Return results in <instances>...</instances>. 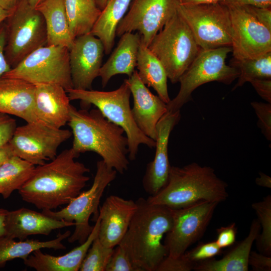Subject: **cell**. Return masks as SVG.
<instances>
[{"label": "cell", "instance_id": "obj_1", "mask_svg": "<svg viewBox=\"0 0 271 271\" xmlns=\"http://www.w3.org/2000/svg\"><path fill=\"white\" fill-rule=\"evenodd\" d=\"M79 156L71 148L50 162L35 167L31 176L18 190L22 200L37 208L53 210L67 205L84 188L90 170L75 160Z\"/></svg>", "mask_w": 271, "mask_h": 271}, {"label": "cell", "instance_id": "obj_2", "mask_svg": "<svg viewBox=\"0 0 271 271\" xmlns=\"http://www.w3.org/2000/svg\"><path fill=\"white\" fill-rule=\"evenodd\" d=\"M67 124L73 137L71 148L76 153L94 152L117 173L122 174L127 170L128 141L124 131L97 108L78 109L71 105Z\"/></svg>", "mask_w": 271, "mask_h": 271}, {"label": "cell", "instance_id": "obj_3", "mask_svg": "<svg viewBox=\"0 0 271 271\" xmlns=\"http://www.w3.org/2000/svg\"><path fill=\"white\" fill-rule=\"evenodd\" d=\"M136 201L137 209L119 244L140 271H156L168 254L162 240L172 227V209L143 197Z\"/></svg>", "mask_w": 271, "mask_h": 271}, {"label": "cell", "instance_id": "obj_4", "mask_svg": "<svg viewBox=\"0 0 271 271\" xmlns=\"http://www.w3.org/2000/svg\"><path fill=\"white\" fill-rule=\"evenodd\" d=\"M227 186L213 168L192 163L182 167L171 166L166 185L147 200L175 209L202 201L219 203L228 197Z\"/></svg>", "mask_w": 271, "mask_h": 271}, {"label": "cell", "instance_id": "obj_5", "mask_svg": "<svg viewBox=\"0 0 271 271\" xmlns=\"http://www.w3.org/2000/svg\"><path fill=\"white\" fill-rule=\"evenodd\" d=\"M66 91L70 100L80 101L81 108L89 109L91 104L94 105L104 117L124 130L128 141L129 160L136 159L141 145L151 149L155 147V141L144 134L134 120L130 105L131 92L125 79L117 89L112 91L74 88Z\"/></svg>", "mask_w": 271, "mask_h": 271}, {"label": "cell", "instance_id": "obj_6", "mask_svg": "<svg viewBox=\"0 0 271 271\" xmlns=\"http://www.w3.org/2000/svg\"><path fill=\"white\" fill-rule=\"evenodd\" d=\"M148 47L161 62L168 79L173 84L179 82L201 49L178 9Z\"/></svg>", "mask_w": 271, "mask_h": 271}, {"label": "cell", "instance_id": "obj_7", "mask_svg": "<svg viewBox=\"0 0 271 271\" xmlns=\"http://www.w3.org/2000/svg\"><path fill=\"white\" fill-rule=\"evenodd\" d=\"M231 47L201 49L197 56L179 79L177 95L167 104L168 111L180 110L192 99V93L199 86L212 81L230 84L238 77V70L226 64Z\"/></svg>", "mask_w": 271, "mask_h": 271}, {"label": "cell", "instance_id": "obj_8", "mask_svg": "<svg viewBox=\"0 0 271 271\" xmlns=\"http://www.w3.org/2000/svg\"><path fill=\"white\" fill-rule=\"evenodd\" d=\"M117 173L102 160L97 161L93 183L88 190L81 192L58 211H42L52 218L75 223L74 231L68 238L69 242L77 241L80 244L87 239L93 228L89 224V218L93 215L92 220L97 219L101 198L106 187L116 178Z\"/></svg>", "mask_w": 271, "mask_h": 271}, {"label": "cell", "instance_id": "obj_9", "mask_svg": "<svg viewBox=\"0 0 271 271\" xmlns=\"http://www.w3.org/2000/svg\"><path fill=\"white\" fill-rule=\"evenodd\" d=\"M5 22V55L12 68L35 50L47 45L44 19L26 0L20 1Z\"/></svg>", "mask_w": 271, "mask_h": 271}, {"label": "cell", "instance_id": "obj_10", "mask_svg": "<svg viewBox=\"0 0 271 271\" xmlns=\"http://www.w3.org/2000/svg\"><path fill=\"white\" fill-rule=\"evenodd\" d=\"M2 77L19 79L35 85L56 84L66 90L73 88L69 49L61 46L41 47L31 53Z\"/></svg>", "mask_w": 271, "mask_h": 271}, {"label": "cell", "instance_id": "obj_11", "mask_svg": "<svg viewBox=\"0 0 271 271\" xmlns=\"http://www.w3.org/2000/svg\"><path fill=\"white\" fill-rule=\"evenodd\" d=\"M178 12L201 49L231 46V22L226 6L219 3L179 4Z\"/></svg>", "mask_w": 271, "mask_h": 271}, {"label": "cell", "instance_id": "obj_12", "mask_svg": "<svg viewBox=\"0 0 271 271\" xmlns=\"http://www.w3.org/2000/svg\"><path fill=\"white\" fill-rule=\"evenodd\" d=\"M72 136L68 129L42 122H27L17 126L8 144L13 156L35 166L53 160L59 146Z\"/></svg>", "mask_w": 271, "mask_h": 271}, {"label": "cell", "instance_id": "obj_13", "mask_svg": "<svg viewBox=\"0 0 271 271\" xmlns=\"http://www.w3.org/2000/svg\"><path fill=\"white\" fill-rule=\"evenodd\" d=\"M218 204L202 201L186 207L172 209L173 223L166 234L164 243L168 251L167 256L177 258L202 236Z\"/></svg>", "mask_w": 271, "mask_h": 271}, {"label": "cell", "instance_id": "obj_14", "mask_svg": "<svg viewBox=\"0 0 271 271\" xmlns=\"http://www.w3.org/2000/svg\"><path fill=\"white\" fill-rule=\"evenodd\" d=\"M179 0H132L129 9L119 23L116 36L138 31L147 47L166 23L177 13Z\"/></svg>", "mask_w": 271, "mask_h": 271}, {"label": "cell", "instance_id": "obj_15", "mask_svg": "<svg viewBox=\"0 0 271 271\" xmlns=\"http://www.w3.org/2000/svg\"><path fill=\"white\" fill-rule=\"evenodd\" d=\"M227 7L232 26L233 59L254 58L271 52V31L259 23L244 6Z\"/></svg>", "mask_w": 271, "mask_h": 271}, {"label": "cell", "instance_id": "obj_16", "mask_svg": "<svg viewBox=\"0 0 271 271\" xmlns=\"http://www.w3.org/2000/svg\"><path fill=\"white\" fill-rule=\"evenodd\" d=\"M104 53L101 41L90 33L75 38L69 48L73 88L92 89L93 81L99 76Z\"/></svg>", "mask_w": 271, "mask_h": 271}, {"label": "cell", "instance_id": "obj_17", "mask_svg": "<svg viewBox=\"0 0 271 271\" xmlns=\"http://www.w3.org/2000/svg\"><path fill=\"white\" fill-rule=\"evenodd\" d=\"M180 117V110L167 111L157 123L155 155L147 164L142 180L144 189L150 196L158 193L168 181L171 167L168 155L169 138Z\"/></svg>", "mask_w": 271, "mask_h": 271}, {"label": "cell", "instance_id": "obj_18", "mask_svg": "<svg viewBox=\"0 0 271 271\" xmlns=\"http://www.w3.org/2000/svg\"><path fill=\"white\" fill-rule=\"evenodd\" d=\"M137 209L136 201L116 195L106 198L99 207L98 238L107 247L114 248L125 234Z\"/></svg>", "mask_w": 271, "mask_h": 271}, {"label": "cell", "instance_id": "obj_19", "mask_svg": "<svg viewBox=\"0 0 271 271\" xmlns=\"http://www.w3.org/2000/svg\"><path fill=\"white\" fill-rule=\"evenodd\" d=\"M133 100L131 113L139 128L155 141L157 125L167 112V105L158 95L152 93L140 80L137 70L125 79Z\"/></svg>", "mask_w": 271, "mask_h": 271}, {"label": "cell", "instance_id": "obj_20", "mask_svg": "<svg viewBox=\"0 0 271 271\" xmlns=\"http://www.w3.org/2000/svg\"><path fill=\"white\" fill-rule=\"evenodd\" d=\"M74 225V222L57 219L43 212L22 207L8 211L5 220V236L24 240L30 235H47L54 230Z\"/></svg>", "mask_w": 271, "mask_h": 271}, {"label": "cell", "instance_id": "obj_21", "mask_svg": "<svg viewBox=\"0 0 271 271\" xmlns=\"http://www.w3.org/2000/svg\"><path fill=\"white\" fill-rule=\"evenodd\" d=\"M70 99L66 90L56 84L35 85V110L38 120L61 128L68 122Z\"/></svg>", "mask_w": 271, "mask_h": 271}, {"label": "cell", "instance_id": "obj_22", "mask_svg": "<svg viewBox=\"0 0 271 271\" xmlns=\"http://www.w3.org/2000/svg\"><path fill=\"white\" fill-rule=\"evenodd\" d=\"M35 100V85L16 78L0 79L1 113L18 116L26 122H39Z\"/></svg>", "mask_w": 271, "mask_h": 271}, {"label": "cell", "instance_id": "obj_23", "mask_svg": "<svg viewBox=\"0 0 271 271\" xmlns=\"http://www.w3.org/2000/svg\"><path fill=\"white\" fill-rule=\"evenodd\" d=\"M87 239L68 253L61 256L45 253L41 249L33 251L25 260V265L37 271H78L94 239L98 236L100 218L98 216Z\"/></svg>", "mask_w": 271, "mask_h": 271}, {"label": "cell", "instance_id": "obj_24", "mask_svg": "<svg viewBox=\"0 0 271 271\" xmlns=\"http://www.w3.org/2000/svg\"><path fill=\"white\" fill-rule=\"evenodd\" d=\"M140 41L138 33L126 32L120 36L116 47L100 70L99 76L103 88L115 75L125 74L128 77L132 75L137 66Z\"/></svg>", "mask_w": 271, "mask_h": 271}, {"label": "cell", "instance_id": "obj_25", "mask_svg": "<svg viewBox=\"0 0 271 271\" xmlns=\"http://www.w3.org/2000/svg\"><path fill=\"white\" fill-rule=\"evenodd\" d=\"M259 220L253 219L247 236L220 259L211 258L196 265V271H247L248 257L253 242L259 233Z\"/></svg>", "mask_w": 271, "mask_h": 271}, {"label": "cell", "instance_id": "obj_26", "mask_svg": "<svg viewBox=\"0 0 271 271\" xmlns=\"http://www.w3.org/2000/svg\"><path fill=\"white\" fill-rule=\"evenodd\" d=\"M35 8L43 16L46 27L49 46H61L68 49L75 38L69 28L64 0H45Z\"/></svg>", "mask_w": 271, "mask_h": 271}, {"label": "cell", "instance_id": "obj_27", "mask_svg": "<svg viewBox=\"0 0 271 271\" xmlns=\"http://www.w3.org/2000/svg\"><path fill=\"white\" fill-rule=\"evenodd\" d=\"M136 67L141 81L147 86L152 87L159 97L168 104L171 99L168 93L166 70L160 60L141 40Z\"/></svg>", "mask_w": 271, "mask_h": 271}, {"label": "cell", "instance_id": "obj_28", "mask_svg": "<svg viewBox=\"0 0 271 271\" xmlns=\"http://www.w3.org/2000/svg\"><path fill=\"white\" fill-rule=\"evenodd\" d=\"M132 0H107L90 33L102 42L104 53L109 54L114 44L117 27Z\"/></svg>", "mask_w": 271, "mask_h": 271}, {"label": "cell", "instance_id": "obj_29", "mask_svg": "<svg viewBox=\"0 0 271 271\" xmlns=\"http://www.w3.org/2000/svg\"><path fill=\"white\" fill-rule=\"evenodd\" d=\"M71 234L70 231L67 230L63 233H59L55 238L47 241L27 239L16 241L6 236L0 237V267L4 266L7 262L16 258L24 260L37 249H65L66 247L62 241Z\"/></svg>", "mask_w": 271, "mask_h": 271}, {"label": "cell", "instance_id": "obj_30", "mask_svg": "<svg viewBox=\"0 0 271 271\" xmlns=\"http://www.w3.org/2000/svg\"><path fill=\"white\" fill-rule=\"evenodd\" d=\"M64 4L73 37L90 33L101 12L95 0H64Z\"/></svg>", "mask_w": 271, "mask_h": 271}, {"label": "cell", "instance_id": "obj_31", "mask_svg": "<svg viewBox=\"0 0 271 271\" xmlns=\"http://www.w3.org/2000/svg\"><path fill=\"white\" fill-rule=\"evenodd\" d=\"M35 166L15 156L0 167V194L4 199L19 190L31 176Z\"/></svg>", "mask_w": 271, "mask_h": 271}, {"label": "cell", "instance_id": "obj_32", "mask_svg": "<svg viewBox=\"0 0 271 271\" xmlns=\"http://www.w3.org/2000/svg\"><path fill=\"white\" fill-rule=\"evenodd\" d=\"M231 64L239 72L237 82L232 90L254 79L271 78V52L254 58L232 59Z\"/></svg>", "mask_w": 271, "mask_h": 271}, {"label": "cell", "instance_id": "obj_33", "mask_svg": "<svg viewBox=\"0 0 271 271\" xmlns=\"http://www.w3.org/2000/svg\"><path fill=\"white\" fill-rule=\"evenodd\" d=\"M252 209L258 217L262 227L261 233H259L255 241L258 250L261 253L271 255V196L268 195L262 201L251 204Z\"/></svg>", "mask_w": 271, "mask_h": 271}, {"label": "cell", "instance_id": "obj_34", "mask_svg": "<svg viewBox=\"0 0 271 271\" xmlns=\"http://www.w3.org/2000/svg\"><path fill=\"white\" fill-rule=\"evenodd\" d=\"M114 248L104 246L97 236L89 248L79 270L105 271Z\"/></svg>", "mask_w": 271, "mask_h": 271}, {"label": "cell", "instance_id": "obj_35", "mask_svg": "<svg viewBox=\"0 0 271 271\" xmlns=\"http://www.w3.org/2000/svg\"><path fill=\"white\" fill-rule=\"evenodd\" d=\"M215 241L200 243L189 251L180 255L188 271L193 270L198 264L213 258L221 252Z\"/></svg>", "mask_w": 271, "mask_h": 271}, {"label": "cell", "instance_id": "obj_36", "mask_svg": "<svg viewBox=\"0 0 271 271\" xmlns=\"http://www.w3.org/2000/svg\"><path fill=\"white\" fill-rule=\"evenodd\" d=\"M105 271H140L134 264L125 249L116 245L107 265Z\"/></svg>", "mask_w": 271, "mask_h": 271}, {"label": "cell", "instance_id": "obj_37", "mask_svg": "<svg viewBox=\"0 0 271 271\" xmlns=\"http://www.w3.org/2000/svg\"><path fill=\"white\" fill-rule=\"evenodd\" d=\"M251 105L257 116V125L264 137L271 141V103L253 101Z\"/></svg>", "mask_w": 271, "mask_h": 271}, {"label": "cell", "instance_id": "obj_38", "mask_svg": "<svg viewBox=\"0 0 271 271\" xmlns=\"http://www.w3.org/2000/svg\"><path fill=\"white\" fill-rule=\"evenodd\" d=\"M237 230L235 223L217 228V238L215 241L218 246L222 249L233 244L236 240Z\"/></svg>", "mask_w": 271, "mask_h": 271}, {"label": "cell", "instance_id": "obj_39", "mask_svg": "<svg viewBox=\"0 0 271 271\" xmlns=\"http://www.w3.org/2000/svg\"><path fill=\"white\" fill-rule=\"evenodd\" d=\"M16 127V121L13 118L0 112V147L9 143Z\"/></svg>", "mask_w": 271, "mask_h": 271}, {"label": "cell", "instance_id": "obj_40", "mask_svg": "<svg viewBox=\"0 0 271 271\" xmlns=\"http://www.w3.org/2000/svg\"><path fill=\"white\" fill-rule=\"evenodd\" d=\"M248 265L254 271H270L271 257L261 253L251 251L248 257Z\"/></svg>", "mask_w": 271, "mask_h": 271}, {"label": "cell", "instance_id": "obj_41", "mask_svg": "<svg viewBox=\"0 0 271 271\" xmlns=\"http://www.w3.org/2000/svg\"><path fill=\"white\" fill-rule=\"evenodd\" d=\"M7 41V29L6 22L0 24V79L3 76L12 68L8 63L5 55Z\"/></svg>", "mask_w": 271, "mask_h": 271}, {"label": "cell", "instance_id": "obj_42", "mask_svg": "<svg viewBox=\"0 0 271 271\" xmlns=\"http://www.w3.org/2000/svg\"><path fill=\"white\" fill-rule=\"evenodd\" d=\"M249 82L263 100L271 103V78L256 79Z\"/></svg>", "mask_w": 271, "mask_h": 271}, {"label": "cell", "instance_id": "obj_43", "mask_svg": "<svg viewBox=\"0 0 271 271\" xmlns=\"http://www.w3.org/2000/svg\"><path fill=\"white\" fill-rule=\"evenodd\" d=\"M244 6L259 23L271 31V8Z\"/></svg>", "mask_w": 271, "mask_h": 271}, {"label": "cell", "instance_id": "obj_44", "mask_svg": "<svg viewBox=\"0 0 271 271\" xmlns=\"http://www.w3.org/2000/svg\"><path fill=\"white\" fill-rule=\"evenodd\" d=\"M219 3L226 7L251 6L258 8H271V0H220Z\"/></svg>", "mask_w": 271, "mask_h": 271}, {"label": "cell", "instance_id": "obj_45", "mask_svg": "<svg viewBox=\"0 0 271 271\" xmlns=\"http://www.w3.org/2000/svg\"><path fill=\"white\" fill-rule=\"evenodd\" d=\"M259 177L255 179L256 184L259 186L271 188L270 177L262 172H259Z\"/></svg>", "mask_w": 271, "mask_h": 271}, {"label": "cell", "instance_id": "obj_46", "mask_svg": "<svg viewBox=\"0 0 271 271\" xmlns=\"http://www.w3.org/2000/svg\"><path fill=\"white\" fill-rule=\"evenodd\" d=\"M13 156L9 144L0 147V167L10 157Z\"/></svg>", "mask_w": 271, "mask_h": 271}, {"label": "cell", "instance_id": "obj_47", "mask_svg": "<svg viewBox=\"0 0 271 271\" xmlns=\"http://www.w3.org/2000/svg\"><path fill=\"white\" fill-rule=\"evenodd\" d=\"M20 0H0V7L3 9L12 11L17 6Z\"/></svg>", "mask_w": 271, "mask_h": 271}, {"label": "cell", "instance_id": "obj_48", "mask_svg": "<svg viewBox=\"0 0 271 271\" xmlns=\"http://www.w3.org/2000/svg\"><path fill=\"white\" fill-rule=\"evenodd\" d=\"M220 0H179V4L183 5L219 3Z\"/></svg>", "mask_w": 271, "mask_h": 271}, {"label": "cell", "instance_id": "obj_49", "mask_svg": "<svg viewBox=\"0 0 271 271\" xmlns=\"http://www.w3.org/2000/svg\"><path fill=\"white\" fill-rule=\"evenodd\" d=\"M8 210L0 208V237L5 235V220Z\"/></svg>", "mask_w": 271, "mask_h": 271}, {"label": "cell", "instance_id": "obj_50", "mask_svg": "<svg viewBox=\"0 0 271 271\" xmlns=\"http://www.w3.org/2000/svg\"><path fill=\"white\" fill-rule=\"evenodd\" d=\"M11 13L12 11L6 10L0 7V24L5 21Z\"/></svg>", "mask_w": 271, "mask_h": 271}, {"label": "cell", "instance_id": "obj_51", "mask_svg": "<svg viewBox=\"0 0 271 271\" xmlns=\"http://www.w3.org/2000/svg\"><path fill=\"white\" fill-rule=\"evenodd\" d=\"M27 2L33 7L35 8L37 6L45 0H26Z\"/></svg>", "mask_w": 271, "mask_h": 271}, {"label": "cell", "instance_id": "obj_52", "mask_svg": "<svg viewBox=\"0 0 271 271\" xmlns=\"http://www.w3.org/2000/svg\"><path fill=\"white\" fill-rule=\"evenodd\" d=\"M107 0H95L99 8L102 10L104 7Z\"/></svg>", "mask_w": 271, "mask_h": 271}]
</instances>
